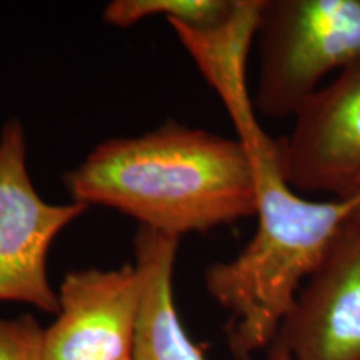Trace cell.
I'll list each match as a JSON object with an SVG mask.
<instances>
[{
    "mask_svg": "<svg viewBox=\"0 0 360 360\" xmlns=\"http://www.w3.org/2000/svg\"><path fill=\"white\" fill-rule=\"evenodd\" d=\"M64 184L74 202L109 207L177 238L257 214V174L244 143L172 120L101 142Z\"/></svg>",
    "mask_w": 360,
    "mask_h": 360,
    "instance_id": "obj_1",
    "label": "cell"
},
{
    "mask_svg": "<svg viewBox=\"0 0 360 360\" xmlns=\"http://www.w3.org/2000/svg\"><path fill=\"white\" fill-rule=\"evenodd\" d=\"M244 146L257 174V231L240 254L204 274L209 295L229 312L225 332L237 360L270 347L304 282L360 207V195L309 200L292 191L277 141L265 132Z\"/></svg>",
    "mask_w": 360,
    "mask_h": 360,
    "instance_id": "obj_2",
    "label": "cell"
},
{
    "mask_svg": "<svg viewBox=\"0 0 360 360\" xmlns=\"http://www.w3.org/2000/svg\"><path fill=\"white\" fill-rule=\"evenodd\" d=\"M257 40L255 112L294 117L326 75L360 60V0H264Z\"/></svg>",
    "mask_w": 360,
    "mask_h": 360,
    "instance_id": "obj_3",
    "label": "cell"
},
{
    "mask_svg": "<svg viewBox=\"0 0 360 360\" xmlns=\"http://www.w3.org/2000/svg\"><path fill=\"white\" fill-rule=\"evenodd\" d=\"M89 209L74 200L49 204L39 195L27 167L24 125L19 119L7 120L0 132V302L57 315L49 252L58 233Z\"/></svg>",
    "mask_w": 360,
    "mask_h": 360,
    "instance_id": "obj_4",
    "label": "cell"
},
{
    "mask_svg": "<svg viewBox=\"0 0 360 360\" xmlns=\"http://www.w3.org/2000/svg\"><path fill=\"white\" fill-rule=\"evenodd\" d=\"M277 139L283 179L299 193L360 195V60L321 87Z\"/></svg>",
    "mask_w": 360,
    "mask_h": 360,
    "instance_id": "obj_5",
    "label": "cell"
},
{
    "mask_svg": "<svg viewBox=\"0 0 360 360\" xmlns=\"http://www.w3.org/2000/svg\"><path fill=\"white\" fill-rule=\"evenodd\" d=\"M270 345L292 360H360V207L305 281Z\"/></svg>",
    "mask_w": 360,
    "mask_h": 360,
    "instance_id": "obj_6",
    "label": "cell"
},
{
    "mask_svg": "<svg viewBox=\"0 0 360 360\" xmlns=\"http://www.w3.org/2000/svg\"><path fill=\"white\" fill-rule=\"evenodd\" d=\"M143 281L135 264L72 270L58 287V312L44 332V360H130Z\"/></svg>",
    "mask_w": 360,
    "mask_h": 360,
    "instance_id": "obj_7",
    "label": "cell"
},
{
    "mask_svg": "<svg viewBox=\"0 0 360 360\" xmlns=\"http://www.w3.org/2000/svg\"><path fill=\"white\" fill-rule=\"evenodd\" d=\"M262 7L264 0H237L232 15L210 29L169 22L202 77L217 92L240 142L264 130L247 85V62L252 42L257 39Z\"/></svg>",
    "mask_w": 360,
    "mask_h": 360,
    "instance_id": "obj_8",
    "label": "cell"
},
{
    "mask_svg": "<svg viewBox=\"0 0 360 360\" xmlns=\"http://www.w3.org/2000/svg\"><path fill=\"white\" fill-rule=\"evenodd\" d=\"M179 240L143 227L134 238L143 294L130 360H205L175 309L172 281Z\"/></svg>",
    "mask_w": 360,
    "mask_h": 360,
    "instance_id": "obj_9",
    "label": "cell"
},
{
    "mask_svg": "<svg viewBox=\"0 0 360 360\" xmlns=\"http://www.w3.org/2000/svg\"><path fill=\"white\" fill-rule=\"evenodd\" d=\"M237 0H114L103 8L105 24L127 29L147 17L164 15L193 29L224 24L236 11Z\"/></svg>",
    "mask_w": 360,
    "mask_h": 360,
    "instance_id": "obj_10",
    "label": "cell"
},
{
    "mask_svg": "<svg viewBox=\"0 0 360 360\" xmlns=\"http://www.w3.org/2000/svg\"><path fill=\"white\" fill-rule=\"evenodd\" d=\"M45 328L32 315L0 317V360H44Z\"/></svg>",
    "mask_w": 360,
    "mask_h": 360,
    "instance_id": "obj_11",
    "label": "cell"
},
{
    "mask_svg": "<svg viewBox=\"0 0 360 360\" xmlns=\"http://www.w3.org/2000/svg\"><path fill=\"white\" fill-rule=\"evenodd\" d=\"M269 360H292V359L285 352H283L282 349L276 347V345H270V347H269Z\"/></svg>",
    "mask_w": 360,
    "mask_h": 360,
    "instance_id": "obj_12",
    "label": "cell"
}]
</instances>
